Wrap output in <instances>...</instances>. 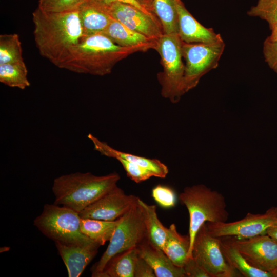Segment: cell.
Returning <instances> with one entry per match:
<instances>
[{
  "label": "cell",
  "mask_w": 277,
  "mask_h": 277,
  "mask_svg": "<svg viewBox=\"0 0 277 277\" xmlns=\"http://www.w3.org/2000/svg\"><path fill=\"white\" fill-rule=\"evenodd\" d=\"M10 248L9 247H1V249H0V252H5V251H7L9 250Z\"/></svg>",
  "instance_id": "74e56055"
},
{
  "label": "cell",
  "mask_w": 277,
  "mask_h": 277,
  "mask_svg": "<svg viewBox=\"0 0 277 277\" xmlns=\"http://www.w3.org/2000/svg\"><path fill=\"white\" fill-rule=\"evenodd\" d=\"M179 200L189 215L190 247L188 257H190L195 236L202 225L227 222L229 213L224 196L203 184L185 187L180 194Z\"/></svg>",
  "instance_id": "277c9868"
},
{
  "label": "cell",
  "mask_w": 277,
  "mask_h": 277,
  "mask_svg": "<svg viewBox=\"0 0 277 277\" xmlns=\"http://www.w3.org/2000/svg\"><path fill=\"white\" fill-rule=\"evenodd\" d=\"M118 223V219L107 221L81 218L80 228L83 234L101 246L110 241Z\"/></svg>",
  "instance_id": "cb8c5ba5"
},
{
  "label": "cell",
  "mask_w": 277,
  "mask_h": 277,
  "mask_svg": "<svg viewBox=\"0 0 277 277\" xmlns=\"http://www.w3.org/2000/svg\"><path fill=\"white\" fill-rule=\"evenodd\" d=\"M117 161L123 167L127 176L135 183H138L154 176L152 172L138 164L123 159Z\"/></svg>",
  "instance_id": "4dcf8cb0"
},
{
  "label": "cell",
  "mask_w": 277,
  "mask_h": 277,
  "mask_svg": "<svg viewBox=\"0 0 277 277\" xmlns=\"http://www.w3.org/2000/svg\"><path fill=\"white\" fill-rule=\"evenodd\" d=\"M182 43L177 33L163 34L156 41L154 48L160 55L163 68V71L157 74L161 95L172 103L178 102L184 94L185 64Z\"/></svg>",
  "instance_id": "8992f818"
},
{
  "label": "cell",
  "mask_w": 277,
  "mask_h": 277,
  "mask_svg": "<svg viewBox=\"0 0 277 277\" xmlns=\"http://www.w3.org/2000/svg\"><path fill=\"white\" fill-rule=\"evenodd\" d=\"M138 198L126 194L117 186L85 208L79 214L84 219L115 221L136 205Z\"/></svg>",
  "instance_id": "7c38bea8"
},
{
  "label": "cell",
  "mask_w": 277,
  "mask_h": 277,
  "mask_svg": "<svg viewBox=\"0 0 277 277\" xmlns=\"http://www.w3.org/2000/svg\"><path fill=\"white\" fill-rule=\"evenodd\" d=\"M134 277H156L152 268L139 256L135 265Z\"/></svg>",
  "instance_id": "836d02e7"
},
{
  "label": "cell",
  "mask_w": 277,
  "mask_h": 277,
  "mask_svg": "<svg viewBox=\"0 0 277 277\" xmlns=\"http://www.w3.org/2000/svg\"><path fill=\"white\" fill-rule=\"evenodd\" d=\"M271 272L273 277H277V267Z\"/></svg>",
  "instance_id": "f35d334b"
},
{
  "label": "cell",
  "mask_w": 277,
  "mask_h": 277,
  "mask_svg": "<svg viewBox=\"0 0 277 277\" xmlns=\"http://www.w3.org/2000/svg\"><path fill=\"white\" fill-rule=\"evenodd\" d=\"M152 196L156 202L164 208H171L175 205V193L168 186L157 185L152 189Z\"/></svg>",
  "instance_id": "1f68e13d"
},
{
  "label": "cell",
  "mask_w": 277,
  "mask_h": 277,
  "mask_svg": "<svg viewBox=\"0 0 277 277\" xmlns=\"http://www.w3.org/2000/svg\"><path fill=\"white\" fill-rule=\"evenodd\" d=\"M106 5L111 15L130 29L154 41L163 34L160 22L137 8L120 2Z\"/></svg>",
  "instance_id": "4fadbf2b"
},
{
  "label": "cell",
  "mask_w": 277,
  "mask_h": 277,
  "mask_svg": "<svg viewBox=\"0 0 277 277\" xmlns=\"http://www.w3.org/2000/svg\"><path fill=\"white\" fill-rule=\"evenodd\" d=\"M266 233L277 241V220L267 229Z\"/></svg>",
  "instance_id": "d590c367"
},
{
  "label": "cell",
  "mask_w": 277,
  "mask_h": 277,
  "mask_svg": "<svg viewBox=\"0 0 277 277\" xmlns=\"http://www.w3.org/2000/svg\"><path fill=\"white\" fill-rule=\"evenodd\" d=\"M153 44L122 47L102 33L83 37L59 67L83 74L104 76L111 73L114 65L130 54L154 49Z\"/></svg>",
  "instance_id": "7a4b0ae2"
},
{
  "label": "cell",
  "mask_w": 277,
  "mask_h": 277,
  "mask_svg": "<svg viewBox=\"0 0 277 277\" xmlns=\"http://www.w3.org/2000/svg\"><path fill=\"white\" fill-rule=\"evenodd\" d=\"M138 257L137 247L118 253L107 262L97 277H134Z\"/></svg>",
  "instance_id": "44dd1931"
},
{
  "label": "cell",
  "mask_w": 277,
  "mask_h": 277,
  "mask_svg": "<svg viewBox=\"0 0 277 277\" xmlns=\"http://www.w3.org/2000/svg\"><path fill=\"white\" fill-rule=\"evenodd\" d=\"M153 12L162 26L163 34L177 33V15L175 0H153Z\"/></svg>",
  "instance_id": "d4e9b609"
},
{
  "label": "cell",
  "mask_w": 277,
  "mask_h": 277,
  "mask_svg": "<svg viewBox=\"0 0 277 277\" xmlns=\"http://www.w3.org/2000/svg\"><path fill=\"white\" fill-rule=\"evenodd\" d=\"M225 47L221 37L209 43H182V55L185 60L184 94L195 87L201 78L216 68Z\"/></svg>",
  "instance_id": "ba28073f"
},
{
  "label": "cell",
  "mask_w": 277,
  "mask_h": 277,
  "mask_svg": "<svg viewBox=\"0 0 277 277\" xmlns=\"http://www.w3.org/2000/svg\"><path fill=\"white\" fill-rule=\"evenodd\" d=\"M263 53L268 66L277 73V28L271 29L270 34L265 39Z\"/></svg>",
  "instance_id": "f546056e"
},
{
  "label": "cell",
  "mask_w": 277,
  "mask_h": 277,
  "mask_svg": "<svg viewBox=\"0 0 277 277\" xmlns=\"http://www.w3.org/2000/svg\"><path fill=\"white\" fill-rule=\"evenodd\" d=\"M146 239L143 216L137 204L118 219L106 250L91 269V276L97 277L112 257L137 247Z\"/></svg>",
  "instance_id": "52a82bcc"
},
{
  "label": "cell",
  "mask_w": 277,
  "mask_h": 277,
  "mask_svg": "<svg viewBox=\"0 0 277 277\" xmlns=\"http://www.w3.org/2000/svg\"><path fill=\"white\" fill-rule=\"evenodd\" d=\"M142 6L150 12L154 13L153 1V0H137ZM156 16V15H155Z\"/></svg>",
  "instance_id": "8d00e7d4"
},
{
  "label": "cell",
  "mask_w": 277,
  "mask_h": 277,
  "mask_svg": "<svg viewBox=\"0 0 277 277\" xmlns=\"http://www.w3.org/2000/svg\"><path fill=\"white\" fill-rule=\"evenodd\" d=\"M190 240L189 234L182 235L176 226L172 224L168 228L166 241L162 250L176 266L183 267L190 251Z\"/></svg>",
  "instance_id": "ffe728a7"
},
{
  "label": "cell",
  "mask_w": 277,
  "mask_h": 277,
  "mask_svg": "<svg viewBox=\"0 0 277 277\" xmlns=\"http://www.w3.org/2000/svg\"><path fill=\"white\" fill-rule=\"evenodd\" d=\"M58 253L68 271V276H80L97 253L96 242L85 245H66L55 242Z\"/></svg>",
  "instance_id": "9a60e30c"
},
{
  "label": "cell",
  "mask_w": 277,
  "mask_h": 277,
  "mask_svg": "<svg viewBox=\"0 0 277 277\" xmlns=\"http://www.w3.org/2000/svg\"><path fill=\"white\" fill-rule=\"evenodd\" d=\"M183 268L186 276L210 277L207 272L192 256L188 257Z\"/></svg>",
  "instance_id": "d6a6232c"
},
{
  "label": "cell",
  "mask_w": 277,
  "mask_h": 277,
  "mask_svg": "<svg viewBox=\"0 0 277 277\" xmlns=\"http://www.w3.org/2000/svg\"><path fill=\"white\" fill-rule=\"evenodd\" d=\"M177 15L178 32L181 39L186 43H209L222 36L212 28L200 23L187 10L182 0H175Z\"/></svg>",
  "instance_id": "5bb4252c"
},
{
  "label": "cell",
  "mask_w": 277,
  "mask_h": 277,
  "mask_svg": "<svg viewBox=\"0 0 277 277\" xmlns=\"http://www.w3.org/2000/svg\"><path fill=\"white\" fill-rule=\"evenodd\" d=\"M32 21L39 54L59 67L83 36L78 10L51 13L37 7L32 13Z\"/></svg>",
  "instance_id": "6da1fadb"
},
{
  "label": "cell",
  "mask_w": 277,
  "mask_h": 277,
  "mask_svg": "<svg viewBox=\"0 0 277 277\" xmlns=\"http://www.w3.org/2000/svg\"><path fill=\"white\" fill-rule=\"evenodd\" d=\"M139 256L153 269L156 277H186L183 267L175 265L163 250L145 239L137 246Z\"/></svg>",
  "instance_id": "ac0fdd59"
},
{
  "label": "cell",
  "mask_w": 277,
  "mask_h": 277,
  "mask_svg": "<svg viewBox=\"0 0 277 277\" xmlns=\"http://www.w3.org/2000/svg\"><path fill=\"white\" fill-rule=\"evenodd\" d=\"M79 213L68 207L46 204L34 225L55 242L66 245H85L95 242L83 234Z\"/></svg>",
  "instance_id": "5b68a950"
},
{
  "label": "cell",
  "mask_w": 277,
  "mask_h": 277,
  "mask_svg": "<svg viewBox=\"0 0 277 277\" xmlns=\"http://www.w3.org/2000/svg\"><path fill=\"white\" fill-rule=\"evenodd\" d=\"M247 14L267 22L270 30L277 28V0H258Z\"/></svg>",
  "instance_id": "83f0119b"
},
{
  "label": "cell",
  "mask_w": 277,
  "mask_h": 277,
  "mask_svg": "<svg viewBox=\"0 0 277 277\" xmlns=\"http://www.w3.org/2000/svg\"><path fill=\"white\" fill-rule=\"evenodd\" d=\"M99 1H101V2H102L103 3L106 4H109L110 3H114V2H120V3H122L124 4H126L131 5L133 7L137 8V9L144 12V13L147 14L148 15L152 17L153 18H154V19L160 22L155 14H154L153 13H152V12H150L147 9H146L137 0H99Z\"/></svg>",
  "instance_id": "e575fe53"
},
{
  "label": "cell",
  "mask_w": 277,
  "mask_h": 277,
  "mask_svg": "<svg viewBox=\"0 0 277 277\" xmlns=\"http://www.w3.org/2000/svg\"><path fill=\"white\" fill-rule=\"evenodd\" d=\"M221 239V249L223 255L233 268L245 277H273L271 272L258 269L251 266L239 250L224 238Z\"/></svg>",
  "instance_id": "603a6c76"
},
{
  "label": "cell",
  "mask_w": 277,
  "mask_h": 277,
  "mask_svg": "<svg viewBox=\"0 0 277 277\" xmlns=\"http://www.w3.org/2000/svg\"><path fill=\"white\" fill-rule=\"evenodd\" d=\"M120 179V175L115 172L102 176L78 172L61 175L53 181L54 204L80 213L117 186Z\"/></svg>",
  "instance_id": "3957f363"
},
{
  "label": "cell",
  "mask_w": 277,
  "mask_h": 277,
  "mask_svg": "<svg viewBox=\"0 0 277 277\" xmlns=\"http://www.w3.org/2000/svg\"><path fill=\"white\" fill-rule=\"evenodd\" d=\"M88 138L92 142L94 148L102 155L116 160L123 159L138 164L150 170L154 176L165 178L168 173L167 166L156 159H149L116 150L107 143L98 140L89 133Z\"/></svg>",
  "instance_id": "e0dca14e"
},
{
  "label": "cell",
  "mask_w": 277,
  "mask_h": 277,
  "mask_svg": "<svg viewBox=\"0 0 277 277\" xmlns=\"http://www.w3.org/2000/svg\"><path fill=\"white\" fill-rule=\"evenodd\" d=\"M276 220L277 207L272 206L262 214L247 213L244 218L236 221L206 223L209 231L216 237L247 239L266 234Z\"/></svg>",
  "instance_id": "30bf717a"
},
{
  "label": "cell",
  "mask_w": 277,
  "mask_h": 277,
  "mask_svg": "<svg viewBox=\"0 0 277 277\" xmlns=\"http://www.w3.org/2000/svg\"><path fill=\"white\" fill-rule=\"evenodd\" d=\"M193 257L210 277L242 276L226 260L221 249V239L209 231L206 223L197 232L193 242Z\"/></svg>",
  "instance_id": "9c48e42d"
},
{
  "label": "cell",
  "mask_w": 277,
  "mask_h": 277,
  "mask_svg": "<svg viewBox=\"0 0 277 277\" xmlns=\"http://www.w3.org/2000/svg\"><path fill=\"white\" fill-rule=\"evenodd\" d=\"M83 37L102 33L114 18L106 4L99 0H88L78 9Z\"/></svg>",
  "instance_id": "2e32d148"
},
{
  "label": "cell",
  "mask_w": 277,
  "mask_h": 277,
  "mask_svg": "<svg viewBox=\"0 0 277 277\" xmlns=\"http://www.w3.org/2000/svg\"><path fill=\"white\" fill-rule=\"evenodd\" d=\"M24 62L21 42L16 33L0 35V64Z\"/></svg>",
  "instance_id": "4316f807"
},
{
  "label": "cell",
  "mask_w": 277,
  "mask_h": 277,
  "mask_svg": "<svg viewBox=\"0 0 277 277\" xmlns=\"http://www.w3.org/2000/svg\"><path fill=\"white\" fill-rule=\"evenodd\" d=\"M102 34L122 47H132L156 42V41L130 29L114 18Z\"/></svg>",
  "instance_id": "7402d4cb"
},
{
  "label": "cell",
  "mask_w": 277,
  "mask_h": 277,
  "mask_svg": "<svg viewBox=\"0 0 277 277\" xmlns=\"http://www.w3.org/2000/svg\"><path fill=\"white\" fill-rule=\"evenodd\" d=\"M137 205L143 216L147 240L154 246L162 249L167 238L168 228L160 221L156 206L148 204L140 198Z\"/></svg>",
  "instance_id": "d6986e66"
},
{
  "label": "cell",
  "mask_w": 277,
  "mask_h": 277,
  "mask_svg": "<svg viewBox=\"0 0 277 277\" xmlns=\"http://www.w3.org/2000/svg\"><path fill=\"white\" fill-rule=\"evenodd\" d=\"M1 83L24 90L30 85L25 62L0 64Z\"/></svg>",
  "instance_id": "484cf974"
},
{
  "label": "cell",
  "mask_w": 277,
  "mask_h": 277,
  "mask_svg": "<svg viewBox=\"0 0 277 277\" xmlns=\"http://www.w3.org/2000/svg\"><path fill=\"white\" fill-rule=\"evenodd\" d=\"M223 238L253 267L270 272L277 267V241L267 233L247 239Z\"/></svg>",
  "instance_id": "8fae6325"
},
{
  "label": "cell",
  "mask_w": 277,
  "mask_h": 277,
  "mask_svg": "<svg viewBox=\"0 0 277 277\" xmlns=\"http://www.w3.org/2000/svg\"><path fill=\"white\" fill-rule=\"evenodd\" d=\"M88 0H38V8L51 13L78 10Z\"/></svg>",
  "instance_id": "f1b7e54d"
}]
</instances>
